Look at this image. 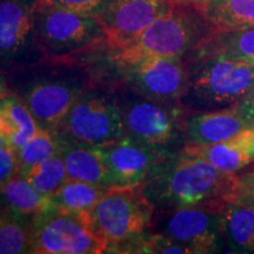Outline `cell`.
Segmentation results:
<instances>
[{"label": "cell", "mask_w": 254, "mask_h": 254, "mask_svg": "<svg viewBox=\"0 0 254 254\" xmlns=\"http://www.w3.org/2000/svg\"><path fill=\"white\" fill-rule=\"evenodd\" d=\"M238 174L225 173L202 160L178 151L167 157L140 185L155 212L184 207L213 209L237 195Z\"/></svg>", "instance_id": "1"}, {"label": "cell", "mask_w": 254, "mask_h": 254, "mask_svg": "<svg viewBox=\"0 0 254 254\" xmlns=\"http://www.w3.org/2000/svg\"><path fill=\"white\" fill-rule=\"evenodd\" d=\"M36 32L45 64L77 65L78 60L107 47L99 18L56 6L38 5Z\"/></svg>", "instance_id": "2"}, {"label": "cell", "mask_w": 254, "mask_h": 254, "mask_svg": "<svg viewBox=\"0 0 254 254\" xmlns=\"http://www.w3.org/2000/svg\"><path fill=\"white\" fill-rule=\"evenodd\" d=\"M189 87L182 100L187 111L232 106L254 97V65L218 56H190Z\"/></svg>", "instance_id": "3"}, {"label": "cell", "mask_w": 254, "mask_h": 254, "mask_svg": "<svg viewBox=\"0 0 254 254\" xmlns=\"http://www.w3.org/2000/svg\"><path fill=\"white\" fill-rule=\"evenodd\" d=\"M213 32L201 9L194 6L177 5L160 15L140 36L118 50L111 58L163 56L183 57L194 51Z\"/></svg>", "instance_id": "4"}, {"label": "cell", "mask_w": 254, "mask_h": 254, "mask_svg": "<svg viewBox=\"0 0 254 254\" xmlns=\"http://www.w3.org/2000/svg\"><path fill=\"white\" fill-rule=\"evenodd\" d=\"M155 209L140 185L110 187L86 214L90 226L106 247L120 253L133 240L151 231Z\"/></svg>", "instance_id": "5"}, {"label": "cell", "mask_w": 254, "mask_h": 254, "mask_svg": "<svg viewBox=\"0 0 254 254\" xmlns=\"http://www.w3.org/2000/svg\"><path fill=\"white\" fill-rule=\"evenodd\" d=\"M49 65L50 69L33 66V75L13 93L20 97L40 127L55 132L92 82L79 65Z\"/></svg>", "instance_id": "6"}, {"label": "cell", "mask_w": 254, "mask_h": 254, "mask_svg": "<svg viewBox=\"0 0 254 254\" xmlns=\"http://www.w3.org/2000/svg\"><path fill=\"white\" fill-rule=\"evenodd\" d=\"M57 132L92 147L123 139L125 126L118 87L92 82L73 104Z\"/></svg>", "instance_id": "7"}, {"label": "cell", "mask_w": 254, "mask_h": 254, "mask_svg": "<svg viewBox=\"0 0 254 254\" xmlns=\"http://www.w3.org/2000/svg\"><path fill=\"white\" fill-rule=\"evenodd\" d=\"M118 92L125 136L157 150L178 152L172 147L184 140V118L189 111L182 105L148 100L123 85L118 86Z\"/></svg>", "instance_id": "8"}, {"label": "cell", "mask_w": 254, "mask_h": 254, "mask_svg": "<svg viewBox=\"0 0 254 254\" xmlns=\"http://www.w3.org/2000/svg\"><path fill=\"white\" fill-rule=\"evenodd\" d=\"M122 75V85L146 99L182 105L189 87V64L183 57L147 56L111 58Z\"/></svg>", "instance_id": "9"}, {"label": "cell", "mask_w": 254, "mask_h": 254, "mask_svg": "<svg viewBox=\"0 0 254 254\" xmlns=\"http://www.w3.org/2000/svg\"><path fill=\"white\" fill-rule=\"evenodd\" d=\"M31 253L99 254L105 244L90 226L86 214L50 208L30 224Z\"/></svg>", "instance_id": "10"}, {"label": "cell", "mask_w": 254, "mask_h": 254, "mask_svg": "<svg viewBox=\"0 0 254 254\" xmlns=\"http://www.w3.org/2000/svg\"><path fill=\"white\" fill-rule=\"evenodd\" d=\"M39 0H0V62L27 68L45 64L37 44Z\"/></svg>", "instance_id": "11"}, {"label": "cell", "mask_w": 254, "mask_h": 254, "mask_svg": "<svg viewBox=\"0 0 254 254\" xmlns=\"http://www.w3.org/2000/svg\"><path fill=\"white\" fill-rule=\"evenodd\" d=\"M163 218L158 231L183 244L190 254L218 252L224 241L220 233L218 214L209 207H184L159 212Z\"/></svg>", "instance_id": "12"}, {"label": "cell", "mask_w": 254, "mask_h": 254, "mask_svg": "<svg viewBox=\"0 0 254 254\" xmlns=\"http://www.w3.org/2000/svg\"><path fill=\"white\" fill-rule=\"evenodd\" d=\"M94 148L109 171L112 187L141 185L159 164L176 153L148 147L128 136Z\"/></svg>", "instance_id": "13"}, {"label": "cell", "mask_w": 254, "mask_h": 254, "mask_svg": "<svg viewBox=\"0 0 254 254\" xmlns=\"http://www.w3.org/2000/svg\"><path fill=\"white\" fill-rule=\"evenodd\" d=\"M173 5L170 0H112L98 17L106 32L107 47L112 51L128 44Z\"/></svg>", "instance_id": "14"}, {"label": "cell", "mask_w": 254, "mask_h": 254, "mask_svg": "<svg viewBox=\"0 0 254 254\" xmlns=\"http://www.w3.org/2000/svg\"><path fill=\"white\" fill-rule=\"evenodd\" d=\"M250 126L236 105L226 109L189 111L184 118V145H211L231 140Z\"/></svg>", "instance_id": "15"}, {"label": "cell", "mask_w": 254, "mask_h": 254, "mask_svg": "<svg viewBox=\"0 0 254 254\" xmlns=\"http://www.w3.org/2000/svg\"><path fill=\"white\" fill-rule=\"evenodd\" d=\"M218 214L222 241L232 252H254V205L240 195L222 200Z\"/></svg>", "instance_id": "16"}, {"label": "cell", "mask_w": 254, "mask_h": 254, "mask_svg": "<svg viewBox=\"0 0 254 254\" xmlns=\"http://www.w3.org/2000/svg\"><path fill=\"white\" fill-rule=\"evenodd\" d=\"M59 152L65 164L68 179L81 180L101 187H112L111 178L103 159L92 146L81 144L69 136L57 132Z\"/></svg>", "instance_id": "17"}, {"label": "cell", "mask_w": 254, "mask_h": 254, "mask_svg": "<svg viewBox=\"0 0 254 254\" xmlns=\"http://www.w3.org/2000/svg\"><path fill=\"white\" fill-rule=\"evenodd\" d=\"M0 195L9 220L32 221L37 215L52 208L50 196L39 192L19 173L0 190Z\"/></svg>", "instance_id": "18"}, {"label": "cell", "mask_w": 254, "mask_h": 254, "mask_svg": "<svg viewBox=\"0 0 254 254\" xmlns=\"http://www.w3.org/2000/svg\"><path fill=\"white\" fill-rule=\"evenodd\" d=\"M190 56H218L254 65V28L213 31Z\"/></svg>", "instance_id": "19"}, {"label": "cell", "mask_w": 254, "mask_h": 254, "mask_svg": "<svg viewBox=\"0 0 254 254\" xmlns=\"http://www.w3.org/2000/svg\"><path fill=\"white\" fill-rule=\"evenodd\" d=\"M239 135L231 140L217 144L201 146L184 145L180 151L207 161L221 172L234 174L252 163V159L247 153Z\"/></svg>", "instance_id": "20"}, {"label": "cell", "mask_w": 254, "mask_h": 254, "mask_svg": "<svg viewBox=\"0 0 254 254\" xmlns=\"http://www.w3.org/2000/svg\"><path fill=\"white\" fill-rule=\"evenodd\" d=\"M201 12L213 31L254 28V0H208Z\"/></svg>", "instance_id": "21"}, {"label": "cell", "mask_w": 254, "mask_h": 254, "mask_svg": "<svg viewBox=\"0 0 254 254\" xmlns=\"http://www.w3.org/2000/svg\"><path fill=\"white\" fill-rule=\"evenodd\" d=\"M109 189L81 180L67 179L64 185L51 195V204L53 208L73 213L87 214L97 205Z\"/></svg>", "instance_id": "22"}, {"label": "cell", "mask_w": 254, "mask_h": 254, "mask_svg": "<svg viewBox=\"0 0 254 254\" xmlns=\"http://www.w3.org/2000/svg\"><path fill=\"white\" fill-rule=\"evenodd\" d=\"M0 107L5 112L12 129L8 145L18 151L38 132L39 124L20 97L13 92H9L0 100Z\"/></svg>", "instance_id": "23"}, {"label": "cell", "mask_w": 254, "mask_h": 254, "mask_svg": "<svg viewBox=\"0 0 254 254\" xmlns=\"http://www.w3.org/2000/svg\"><path fill=\"white\" fill-rule=\"evenodd\" d=\"M19 174L26 178L39 192L47 196L55 194L68 179L65 164L59 153L34 165L26 172Z\"/></svg>", "instance_id": "24"}, {"label": "cell", "mask_w": 254, "mask_h": 254, "mask_svg": "<svg viewBox=\"0 0 254 254\" xmlns=\"http://www.w3.org/2000/svg\"><path fill=\"white\" fill-rule=\"evenodd\" d=\"M59 152L56 133L40 127L38 132L18 150L19 173L26 172L34 165L52 157Z\"/></svg>", "instance_id": "25"}, {"label": "cell", "mask_w": 254, "mask_h": 254, "mask_svg": "<svg viewBox=\"0 0 254 254\" xmlns=\"http://www.w3.org/2000/svg\"><path fill=\"white\" fill-rule=\"evenodd\" d=\"M30 224L25 220H8L0 226V254L31 253Z\"/></svg>", "instance_id": "26"}, {"label": "cell", "mask_w": 254, "mask_h": 254, "mask_svg": "<svg viewBox=\"0 0 254 254\" xmlns=\"http://www.w3.org/2000/svg\"><path fill=\"white\" fill-rule=\"evenodd\" d=\"M112 0H39V4L56 6L80 14L99 17Z\"/></svg>", "instance_id": "27"}, {"label": "cell", "mask_w": 254, "mask_h": 254, "mask_svg": "<svg viewBox=\"0 0 254 254\" xmlns=\"http://www.w3.org/2000/svg\"><path fill=\"white\" fill-rule=\"evenodd\" d=\"M18 173V151L9 145L0 147V190Z\"/></svg>", "instance_id": "28"}, {"label": "cell", "mask_w": 254, "mask_h": 254, "mask_svg": "<svg viewBox=\"0 0 254 254\" xmlns=\"http://www.w3.org/2000/svg\"><path fill=\"white\" fill-rule=\"evenodd\" d=\"M254 193V170L251 172L238 176L237 182V194L246 195Z\"/></svg>", "instance_id": "29"}, {"label": "cell", "mask_w": 254, "mask_h": 254, "mask_svg": "<svg viewBox=\"0 0 254 254\" xmlns=\"http://www.w3.org/2000/svg\"><path fill=\"white\" fill-rule=\"evenodd\" d=\"M236 107L239 111L243 118L249 124L250 128H254V97L236 104Z\"/></svg>", "instance_id": "30"}, {"label": "cell", "mask_w": 254, "mask_h": 254, "mask_svg": "<svg viewBox=\"0 0 254 254\" xmlns=\"http://www.w3.org/2000/svg\"><path fill=\"white\" fill-rule=\"evenodd\" d=\"M244 146H245L247 153L254 161V128H249L239 135Z\"/></svg>", "instance_id": "31"}, {"label": "cell", "mask_w": 254, "mask_h": 254, "mask_svg": "<svg viewBox=\"0 0 254 254\" xmlns=\"http://www.w3.org/2000/svg\"><path fill=\"white\" fill-rule=\"evenodd\" d=\"M12 134L11 126H9V123L7 118H6V114L4 111H2L1 107H0V135L4 136L8 140L9 136Z\"/></svg>", "instance_id": "32"}, {"label": "cell", "mask_w": 254, "mask_h": 254, "mask_svg": "<svg viewBox=\"0 0 254 254\" xmlns=\"http://www.w3.org/2000/svg\"><path fill=\"white\" fill-rule=\"evenodd\" d=\"M172 4L177 5H186V6H194L199 9H202V7L207 4L208 0H170Z\"/></svg>", "instance_id": "33"}, {"label": "cell", "mask_w": 254, "mask_h": 254, "mask_svg": "<svg viewBox=\"0 0 254 254\" xmlns=\"http://www.w3.org/2000/svg\"><path fill=\"white\" fill-rule=\"evenodd\" d=\"M9 91L7 90V85H6V81L4 77H2V74L0 73V100H1L4 97H6Z\"/></svg>", "instance_id": "34"}, {"label": "cell", "mask_w": 254, "mask_h": 254, "mask_svg": "<svg viewBox=\"0 0 254 254\" xmlns=\"http://www.w3.org/2000/svg\"><path fill=\"white\" fill-rule=\"evenodd\" d=\"M8 220H9V218H8L7 213H6L5 208L2 207L1 204H0V226H1V225L4 224V222L8 221Z\"/></svg>", "instance_id": "35"}, {"label": "cell", "mask_w": 254, "mask_h": 254, "mask_svg": "<svg viewBox=\"0 0 254 254\" xmlns=\"http://www.w3.org/2000/svg\"><path fill=\"white\" fill-rule=\"evenodd\" d=\"M240 196H243V198H245L246 200H249L250 202H252V204L254 205V193H252V194H246V195H240Z\"/></svg>", "instance_id": "36"}, {"label": "cell", "mask_w": 254, "mask_h": 254, "mask_svg": "<svg viewBox=\"0 0 254 254\" xmlns=\"http://www.w3.org/2000/svg\"><path fill=\"white\" fill-rule=\"evenodd\" d=\"M6 145H8V140L6 138H4V136L0 135V147H4Z\"/></svg>", "instance_id": "37"}]
</instances>
